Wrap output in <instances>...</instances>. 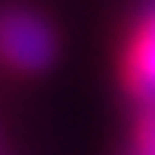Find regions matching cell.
Wrapping results in <instances>:
<instances>
[{
    "label": "cell",
    "instance_id": "1",
    "mask_svg": "<svg viewBox=\"0 0 155 155\" xmlns=\"http://www.w3.org/2000/svg\"><path fill=\"white\" fill-rule=\"evenodd\" d=\"M57 57V32L29 6L0 10V60L19 73H45Z\"/></svg>",
    "mask_w": 155,
    "mask_h": 155
},
{
    "label": "cell",
    "instance_id": "3",
    "mask_svg": "<svg viewBox=\"0 0 155 155\" xmlns=\"http://www.w3.org/2000/svg\"><path fill=\"white\" fill-rule=\"evenodd\" d=\"M136 149L139 155H155V101L143 104L136 120Z\"/></svg>",
    "mask_w": 155,
    "mask_h": 155
},
{
    "label": "cell",
    "instance_id": "2",
    "mask_svg": "<svg viewBox=\"0 0 155 155\" xmlns=\"http://www.w3.org/2000/svg\"><path fill=\"white\" fill-rule=\"evenodd\" d=\"M124 86L136 101H155V3L133 22L120 57Z\"/></svg>",
    "mask_w": 155,
    "mask_h": 155
}]
</instances>
